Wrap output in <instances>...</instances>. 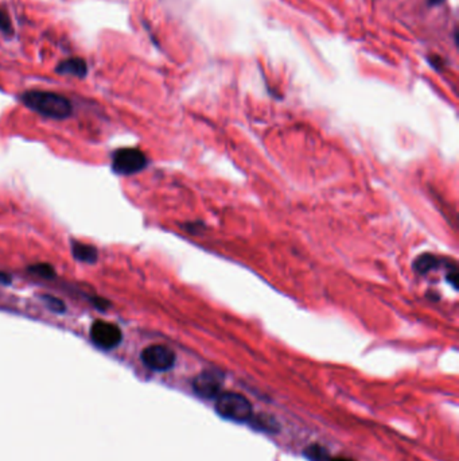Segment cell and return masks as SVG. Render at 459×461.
<instances>
[{"mask_svg":"<svg viewBox=\"0 0 459 461\" xmlns=\"http://www.w3.org/2000/svg\"><path fill=\"white\" fill-rule=\"evenodd\" d=\"M121 331L118 325L106 321H96L91 328V339L101 350H114L121 343Z\"/></svg>","mask_w":459,"mask_h":461,"instance_id":"5","label":"cell"},{"mask_svg":"<svg viewBox=\"0 0 459 461\" xmlns=\"http://www.w3.org/2000/svg\"><path fill=\"white\" fill-rule=\"evenodd\" d=\"M30 272H34L36 275H39V277H44V278H53L56 274H54V270L50 264H46V263H41V264H34L30 267Z\"/></svg>","mask_w":459,"mask_h":461,"instance_id":"10","label":"cell"},{"mask_svg":"<svg viewBox=\"0 0 459 461\" xmlns=\"http://www.w3.org/2000/svg\"><path fill=\"white\" fill-rule=\"evenodd\" d=\"M147 165V157L139 149H120L114 154L112 169L120 176H132L141 172Z\"/></svg>","mask_w":459,"mask_h":461,"instance_id":"3","label":"cell"},{"mask_svg":"<svg viewBox=\"0 0 459 461\" xmlns=\"http://www.w3.org/2000/svg\"><path fill=\"white\" fill-rule=\"evenodd\" d=\"M44 301L46 302V307H50L54 312H64V309H65L64 304L57 298H54V297H44Z\"/></svg>","mask_w":459,"mask_h":461,"instance_id":"13","label":"cell"},{"mask_svg":"<svg viewBox=\"0 0 459 461\" xmlns=\"http://www.w3.org/2000/svg\"><path fill=\"white\" fill-rule=\"evenodd\" d=\"M216 409L221 417L236 422H246L252 417V406L247 398L237 392H220Z\"/></svg>","mask_w":459,"mask_h":461,"instance_id":"2","label":"cell"},{"mask_svg":"<svg viewBox=\"0 0 459 461\" xmlns=\"http://www.w3.org/2000/svg\"><path fill=\"white\" fill-rule=\"evenodd\" d=\"M436 266H438V259L434 255H430V254L422 255L419 259L415 262V269L419 272H431L433 269H435Z\"/></svg>","mask_w":459,"mask_h":461,"instance_id":"9","label":"cell"},{"mask_svg":"<svg viewBox=\"0 0 459 461\" xmlns=\"http://www.w3.org/2000/svg\"><path fill=\"white\" fill-rule=\"evenodd\" d=\"M141 360L144 366L153 371H168L176 363V354L166 345H150L141 352Z\"/></svg>","mask_w":459,"mask_h":461,"instance_id":"4","label":"cell"},{"mask_svg":"<svg viewBox=\"0 0 459 461\" xmlns=\"http://www.w3.org/2000/svg\"><path fill=\"white\" fill-rule=\"evenodd\" d=\"M56 71L61 76H71L77 79H84L88 74V65L85 59L80 57H71V59H64L61 61Z\"/></svg>","mask_w":459,"mask_h":461,"instance_id":"7","label":"cell"},{"mask_svg":"<svg viewBox=\"0 0 459 461\" xmlns=\"http://www.w3.org/2000/svg\"><path fill=\"white\" fill-rule=\"evenodd\" d=\"M24 106L45 118H69L73 112L71 100L65 96L49 91H29L22 95Z\"/></svg>","mask_w":459,"mask_h":461,"instance_id":"1","label":"cell"},{"mask_svg":"<svg viewBox=\"0 0 459 461\" xmlns=\"http://www.w3.org/2000/svg\"><path fill=\"white\" fill-rule=\"evenodd\" d=\"M0 31L7 36L12 34L11 19H10L9 12L6 11L4 9H0Z\"/></svg>","mask_w":459,"mask_h":461,"instance_id":"11","label":"cell"},{"mask_svg":"<svg viewBox=\"0 0 459 461\" xmlns=\"http://www.w3.org/2000/svg\"><path fill=\"white\" fill-rule=\"evenodd\" d=\"M223 375L217 371H203L193 382V387L196 392L206 400L216 398L221 392L223 386Z\"/></svg>","mask_w":459,"mask_h":461,"instance_id":"6","label":"cell"},{"mask_svg":"<svg viewBox=\"0 0 459 461\" xmlns=\"http://www.w3.org/2000/svg\"><path fill=\"white\" fill-rule=\"evenodd\" d=\"M428 1H430V4H431V6H438V4L443 3L445 0H428Z\"/></svg>","mask_w":459,"mask_h":461,"instance_id":"15","label":"cell"},{"mask_svg":"<svg viewBox=\"0 0 459 461\" xmlns=\"http://www.w3.org/2000/svg\"><path fill=\"white\" fill-rule=\"evenodd\" d=\"M73 255L74 258L80 262H85V263H94L97 260V249L89 246V244H85V243H80V242H76L73 243Z\"/></svg>","mask_w":459,"mask_h":461,"instance_id":"8","label":"cell"},{"mask_svg":"<svg viewBox=\"0 0 459 461\" xmlns=\"http://www.w3.org/2000/svg\"><path fill=\"white\" fill-rule=\"evenodd\" d=\"M330 461H353L350 460V459H345V457H336V459H333V460Z\"/></svg>","mask_w":459,"mask_h":461,"instance_id":"16","label":"cell"},{"mask_svg":"<svg viewBox=\"0 0 459 461\" xmlns=\"http://www.w3.org/2000/svg\"><path fill=\"white\" fill-rule=\"evenodd\" d=\"M307 456H310V459L313 461H330L326 450H322L317 445L307 450Z\"/></svg>","mask_w":459,"mask_h":461,"instance_id":"12","label":"cell"},{"mask_svg":"<svg viewBox=\"0 0 459 461\" xmlns=\"http://www.w3.org/2000/svg\"><path fill=\"white\" fill-rule=\"evenodd\" d=\"M448 281L451 284V286L457 287V284H458V272H457V269L448 272Z\"/></svg>","mask_w":459,"mask_h":461,"instance_id":"14","label":"cell"}]
</instances>
